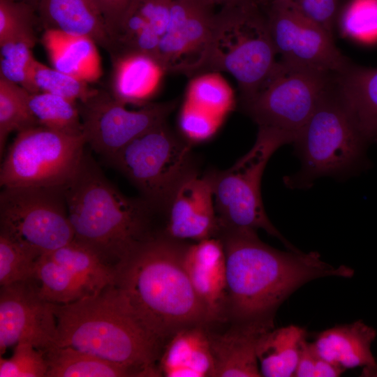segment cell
<instances>
[{
    "label": "cell",
    "mask_w": 377,
    "mask_h": 377,
    "mask_svg": "<svg viewBox=\"0 0 377 377\" xmlns=\"http://www.w3.org/2000/svg\"><path fill=\"white\" fill-rule=\"evenodd\" d=\"M187 245L158 232L114 269L112 285L121 300L162 346L182 328L210 324L184 267Z\"/></svg>",
    "instance_id": "cell-1"
},
{
    "label": "cell",
    "mask_w": 377,
    "mask_h": 377,
    "mask_svg": "<svg viewBox=\"0 0 377 377\" xmlns=\"http://www.w3.org/2000/svg\"><path fill=\"white\" fill-rule=\"evenodd\" d=\"M226 263L227 320L274 318L280 304L307 282L326 276L350 278L353 269L335 267L318 252L282 251L256 230L220 228Z\"/></svg>",
    "instance_id": "cell-2"
},
{
    "label": "cell",
    "mask_w": 377,
    "mask_h": 377,
    "mask_svg": "<svg viewBox=\"0 0 377 377\" xmlns=\"http://www.w3.org/2000/svg\"><path fill=\"white\" fill-rule=\"evenodd\" d=\"M63 190L74 239L113 270L137 246L158 232L154 228L155 209L143 198L120 192L86 151Z\"/></svg>",
    "instance_id": "cell-3"
},
{
    "label": "cell",
    "mask_w": 377,
    "mask_h": 377,
    "mask_svg": "<svg viewBox=\"0 0 377 377\" xmlns=\"http://www.w3.org/2000/svg\"><path fill=\"white\" fill-rule=\"evenodd\" d=\"M55 345L90 353L129 367L140 376H158L162 345L125 306L113 286L98 294L54 305Z\"/></svg>",
    "instance_id": "cell-4"
},
{
    "label": "cell",
    "mask_w": 377,
    "mask_h": 377,
    "mask_svg": "<svg viewBox=\"0 0 377 377\" xmlns=\"http://www.w3.org/2000/svg\"><path fill=\"white\" fill-rule=\"evenodd\" d=\"M366 142L334 81L293 142L301 168L284 182L290 188H308L321 177L346 179L360 163Z\"/></svg>",
    "instance_id": "cell-5"
},
{
    "label": "cell",
    "mask_w": 377,
    "mask_h": 377,
    "mask_svg": "<svg viewBox=\"0 0 377 377\" xmlns=\"http://www.w3.org/2000/svg\"><path fill=\"white\" fill-rule=\"evenodd\" d=\"M258 3L223 7L215 14L205 72L225 71L236 80L240 101L253 96L278 61Z\"/></svg>",
    "instance_id": "cell-6"
},
{
    "label": "cell",
    "mask_w": 377,
    "mask_h": 377,
    "mask_svg": "<svg viewBox=\"0 0 377 377\" xmlns=\"http://www.w3.org/2000/svg\"><path fill=\"white\" fill-rule=\"evenodd\" d=\"M293 140L274 128L258 127L255 144L232 166L206 175L213 191L220 228L263 229L276 237L288 250L298 251L269 221L263 203L261 179L265 166L274 151Z\"/></svg>",
    "instance_id": "cell-7"
},
{
    "label": "cell",
    "mask_w": 377,
    "mask_h": 377,
    "mask_svg": "<svg viewBox=\"0 0 377 377\" xmlns=\"http://www.w3.org/2000/svg\"><path fill=\"white\" fill-rule=\"evenodd\" d=\"M191 147L164 122L135 138L109 163L155 211H166L180 184L196 172Z\"/></svg>",
    "instance_id": "cell-8"
},
{
    "label": "cell",
    "mask_w": 377,
    "mask_h": 377,
    "mask_svg": "<svg viewBox=\"0 0 377 377\" xmlns=\"http://www.w3.org/2000/svg\"><path fill=\"white\" fill-rule=\"evenodd\" d=\"M335 75L279 60L257 92L241 101L242 109L258 127L281 131L294 142Z\"/></svg>",
    "instance_id": "cell-9"
},
{
    "label": "cell",
    "mask_w": 377,
    "mask_h": 377,
    "mask_svg": "<svg viewBox=\"0 0 377 377\" xmlns=\"http://www.w3.org/2000/svg\"><path fill=\"white\" fill-rule=\"evenodd\" d=\"M87 144L42 126L17 133L3 161L0 184L8 187L64 188L77 172Z\"/></svg>",
    "instance_id": "cell-10"
},
{
    "label": "cell",
    "mask_w": 377,
    "mask_h": 377,
    "mask_svg": "<svg viewBox=\"0 0 377 377\" xmlns=\"http://www.w3.org/2000/svg\"><path fill=\"white\" fill-rule=\"evenodd\" d=\"M64 188L8 187L0 195V233L39 256L71 242Z\"/></svg>",
    "instance_id": "cell-11"
},
{
    "label": "cell",
    "mask_w": 377,
    "mask_h": 377,
    "mask_svg": "<svg viewBox=\"0 0 377 377\" xmlns=\"http://www.w3.org/2000/svg\"><path fill=\"white\" fill-rule=\"evenodd\" d=\"M261 7L281 61L332 75L352 63L335 45L334 35L284 0H266Z\"/></svg>",
    "instance_id": "cell-12"
},
{
    "label": "cell",
    "mask_w": 377,
    "mask_h": 377,
    "mask_svg": "<svg viewBox=\"0 0 377 377\" xmlns=\"http://www.w3.org/2000/svg\"><path fill=\"white\" fill-rule=\"evenodd\" d=\"M114 270L74 239L41 255L29 281L45 300L66 304L96 295L112 284Z\"/></svg>",
    "instance_id": "cell-13"
},
{
    "label": "cell",
    "mask_w": 377,
    "mask_h": 377,
    "mask_svg": "<svg viewBox=\"0 0 377 377\" xmlns=\"http://www.w3.org/2000/svg\"><path fill=\"white\" fill-rule=\"evenodd\" d=\"M78 105L87 144L110 161L135 138L166 122L176 102L149 103L130 110L111 93L97 89Z\"/></svg>",
    "instance_id": "cell-14"
},
{
    "label": "cell",
    "mask_w": 377,
    "mask_h": 377,
    "mask_svg": "<svg viewBox=\"0 0 377 377\" xmlns=\"http://www.w3.org/2000/svg\"><path fill=\"white\" fill-rule=\"evenodd\" d=\"M216 13L200 0H173L156 59L167 73H205Z\"/></svg>",
    "instance_id": "cell-15"
},
{
    "label": "cell",
    "mask_w": 377,
    "mask_h": 377,
    "mask_svg": "<svg viewBox=\"0 0 377 377\" xmlns=\"http://www.w3.org/2000/svg\"><path fill=\"white\" fill-rule=\"evenodd\" d=\"M54 305L29 280L1 286V356L20 342H29L40 351L54 346L57 325Z\"/></svg>",
    "instance_id": "cell-16"
},
{
    "label": "cell",
    "mask_w": 377,
    "mask_h": 377,
    "mask_svg": "<svg viewBox=\"0 0 377 377\" xmlns=\"http://www.w3.org/2000/svg\"><path fill=\"white\" fill-rule=\"evenodd\" d=\"M165 229L168 237L182 242H198L216 237L219 229L212 187L207 175L197 172L178 187L168 209Z\"/></svg>",
    "instance_id": "cell-17"
},
{
    "label": "cell",
    "mask_w": 377,
    "mask_h": 377,
    "mask_svg": "<svg viewBox=\"0 0 377 377\" xmlns=\"http://www.w3.org/2000/svg\"><path fill=\"white\" fill-rule=\"evenodd\" d=\"M183 264L209 323L227 320L226 263L221 239L213 237L188 244Z\"/></svg>",
    "instance_id": "cell-18"
},
{
    "label": "cell",
    "mask_w": 377,
    "mask_h": 377,
    "mask_svg": "<svg viewBox=\"0 0 377 377\" xmlns=\"http://www.w3.org/2000/svg\"><path fill=\"white\" fill-rule=\"evenodd\" d=\"M274 328V318L232 322L221 333L210 330L214 377H260L257 347L262 336Z\"/></svg>",
    "instance_id": "cell-19"
},
{
    "label": "cell",
    "mask_w": 377,
    "mask_h": 377,
    "mask_svg": "<svg viewBox=\"0 0 377 377\" xmlns=\"http://www.w3.org/2000/svg\"><path fill=\"white\" fill-rule=\"evenodd\" d=\"M173 0H133L112 39L111 59L140 53L154 57L167 29Z\"/></svg>",
    "instance_id": "cell-20"
},
{
    "label": "cell",
    "mask_w": 377,
    "mask_h": 377,
    "mask_svg": "<svg viewBox=\"0 0 377 377\" xmlns=\"http://www.w3.org/2000/svg\"><path fill=\"white\" fill-rule=\"evenodd\" d=\"M209 326L193 325L174 333L161 350L156 363L158 376L214 377Z\"/></svg>",
    "instance_id": "cell-21"
},
{
    "label": "cell",
    "mask_w": 377,
    "mask_h": 377,
    "mask_svg": "<svg viewBox=\"0 0 377 377\" xmlns=\"http://www.w3.org/2000/svg\"><path fill=\"white\" fill-rule=\"evenodd\" d=\"M374 328L360 320L321 332L312 343L317 353L343 369L363 367L364 374L371 376L377 363L371 346L376 337Z\"/></svg>",
    "instance_id": "cell-22"
},
{
    "label": "cell",
    "mask_w": 377,
    "mask_h": 377,
    "mask_svg": "<svg viewBox=\"0 0 377 377\" xmlns=\"http://www.w3.org/2000/svg\"><path fill=\"white\" fill-rule=\"evenodd\" d=\"M111 94L119 101L143 106L158 93L167 73L152 56L131 53L111 59Z\"/></svg>",
    "instance_id": "cell-23"
},
{
    "label": "cell",
    "mask_w": 377,
    "mask_h": 377,
    "mask_svg": "<svg viewBox=\"0 0 377 377\" xmlns=\"http://www.w3.org/2000/svg\"><path fill=\"white\" fill-rule=\"evenodd\" d=\"M37 8L45 29L89 38L112 53L110 33L90 0H38Z\"/></svg>",
    "instance_id": "cell-24"
},
{
    "label": "cell",
    "mask_w": 377,
    "mask_h": 377,
    "mask_svg": "<svg viewBox=\"0 0 377 377\" xmlns=\"http://www.w3.org/2000/svg\"><path fill=\"white\" fill-rule=\"evenodd\" d=\"M334 84L361 135L367 142L377 140V68L351 63L336 75Z\"/></svg>",
    "instance_id": "cell-25"
},
{
    "label": "cell",
    "mask_w": 377,
    "mask_h": 377,
    "mask_svg": "<svg viewBox=\"0 0 377 377\" xmlns=\"http://www.w3.org/2000/svg\"><path fill=\"white\" fill-rule=\"evenodd\" d=\"M42 43L54 68L88 83L101 77V58L92 39L47 29Z\"/></svg>",
    "instance_id": "cell-26"
},
{
    "label": "cell",
    "mask_w": 377,
    "mask_h": 377,
    "mask_svg": "<svg viewBox=\"0 0 377 377\" xmlns=\"http://www.w3.org/2000/svg\"><path fill=\"white\" fill-rule=\"evenodd\" d=\"M304 329L290 325L272 329L259 340L257 357L262 376H294Z\"/></svg>",
    "instance_id": "cell-27"
},
{
    "label": "cell",
    "mask_w": 377,
    "mask_h": 377,
    "mask_svg": "<svg viewBox=\"0 0 377 377\" xmlns=\"http://www.w3.org/2000/svg\"><path fill=\"white\" fill-rule=\"evenodd\" d=\"M41 352L47 366L46 377L140 376L129 367L71 347L54 345Z\"/></svg>",
    "instance_id": "cell-28"
},
{
    "label": "cell",
    "mask_w": 377,
    "mask_h": 377,
    "mask_svg": "<svg viewBox=\"0 0 377 377\" xmlns=\"http://www.w3.org/2000/svg\"><path fill=\"white\" fill-rule=\"evenodd\" d=\"M28 105L38 125L71 135H84L77 102L45 92L29 93Z\"/></svg>",
    "instance_id": "cell-29"
},
{
    "label": "cell",
    "mask_w": 377,
    "mask_h": 377,
    "mask_svg": "<svg viewBox=\"0 0 377 377\" xmlns=\"http://www.w3.org/2000/svg\"><path fill=\"white\" fill-rule=\"evenodd\" d=\"M184 101L224 119L236 105L232 87L216 71L192 77L186 87Z\"/></svg>",
    "instance_id": "cell-30"
},
{
    "label": "cell",
    "mask_w": 377,
    "mask_h": 377,
    "mask_svg": "<svg viewBox=\"0 0 377 377\" xmlns=\"http://www.w3.org/2000/svg\"><path fill=\"white\" fill-rule=\"evenodd\" d=\"M29 92L22 86L0 77V154L13 131L38 126L29 105Z\"/></svg>",
    "instance_id": "cell-31"
},
{
    "label": "cell",
    "mask_w": 377,
    "mask_h": 377,
    "mask_svg": "<svg viewBox=\"0 0 377 377\" xmlns=\"http://www.w3.org/2000/svg\"><path fill=\"white\" fill-rule=\"evenodd\" d=\"M88 82L50 68L36 59L29 76V93L45 92L57 95L74 102H84L96 93Z\"/></svg>",
    "instance_id": "cell-32"
},
{
    "label": "cell",
    "mask_w": 377,
    "mask_h": 377,
    "mask_svg": "<svg viewBox=\"0 0 377 377\" xmlns=\"http://www.w3.org/2000/svg\"><path fill=\"white\" fill-rule=\"evenodd\" d=\"M36 40L35 33H28L1 42L0 77L28 91L31 68L35 60L31 49Z\"/></svg>",
    "instance_id": "cell-33"
},
{
    "label": "cell",
    "mask_w": 377,
    "mask_h": 377,
    "mask_svg": "<svg viewBox=\"0 0 377 377\" xmlns=\"http://www.w3.org/2000/svg\"><path fill=\"white\" fill-rule=\"evenodd\" d=\"M337 24L341 33L357 41L377 38V0H348L339 9Z\"/></svg>",
    "instance_id": "cell-34"
},
{
    "label": "cell",
    "mask_w": 377,
    "mask_h": 377,
    "mask_svg": "<svg viewBox=\"0 0 377 377\" xmlns=\"http://www.w3.org/2000/svg\"><path fill=\"white\" fill-rule=\"evenodd\" d=\"M38 253L0 233V285L31 279Z\"/></svg>",
    "instance_id": "cell-35"
},
{
    "label": "cell",
    "mask_w": 377,
    "mask_h": 377,
    "mask_svg": "<svg viewBox=\"0 0 377 377\" xmlns=\"http://www.w3.org/2000/svg\"><path fill=\"white\" fill-rule=\"evenodd\" d=\"M224 119L184 101L179 111L178 126L182 138L193 145L212 138Z\"/></svg>",
    "instance_id": "cell-36"
},
{
    "label": "cell",
    "mask_w": 377,
    "mask_h": 377,
    "mask_svg": "<svg viewBox=\"0 0 377 377\" xmlns=\"http://www.w3.org/2000/svg\"><path fill=\"white\" fill-rule=\"evenodd\" d=\"M47 371L43 353L29 342L17 343L10 358H0L1 377H46Z\"/></svg>",
    "instance_id": "cell-37"
},
{
    "label": "cell",
    "mask_w": 377,
    "mask_h": 377,
    "mask_svg": "<svg viewBox=\"0 0 377 377\" xmlns=\"http://www.w3.org/2000/svg\"><path fill=\"white\" fill-rule=\"evenodd\" d=\"M34 7L14 0H0V43L22 34L35 33Z\"/></svg>",
    "instance_id": "cell-38"
},
{
    "label": "cell",
    "mask_w": 377,
    "mask_h": 377,
    "mask_svg": "<svg viewBox=\"0 0 377 377\" xmlns=\"http://www.w3.org/2000/svg\"><path fill=\"white\" fill-rule=\"evenodd\" d=\"M284 1L334 35V27L337 24L340 9L339 0Z\"/></svg>",
    "instance_id": "cell-39"
},
{
    "label": "cell",
    "mask_w": 377,
    "mask_h": 377,
    "mask_svg": "<svg viewBox=\"0 0 377 377\" xmlns=\"http://www.w3.org/2000/svg\"><path fill=\"white\" fill-rule=\"evenodd\" d=\"M90 1L103 17L112 40L122 17L133 0Z\"/></svg>",
    "instance_id": "cell-40"
},
{
    "label": "cell",
    "mask_w": 377,
    "mask_h": 377,
    "mask_svg": "<svg viewBox=\"0 0 377 377\" xmlns=\"http://www.w3.org/2000/svg\"><path fill=\"white\" fill-rule=\"evenodd\" d=\"M323 358L316 351L313 343L304 339L301 345L294 376L317 377Z\"/></svg>",
    "instance_id": "cell-41"
},
{
    "label": "cell",
    "mask_w": 377,
    "mask_h": 377,
    "mask_svg": "<svg viewBox=\"0 0 377 377\" xmlns=\"http://www.w3.org/2000/svg\"><path fill=\"white\" fill-rule=\"evenodd\" d=\"M207 6L214 8L220 6V8L235 6L239 5L247 4L250 3H258L260 4L261 0H200Z\"/></svg>",
    "instance_id": "cell-42"
},
{
    "label": "cell",
    "mask_w": 377,
    "mask_h": 377,
    "mask_svg": "<svg viewBox=\"0 0 377 377\" xmlns=\"http://www.w3.org/2000/svg\"><path fill=\"white\" fill-rule=\"evenodd\" d=\"M14 1H18L27 3L31 5L32 6H34V8H37V5L38 2V0H14Z\"/></svg>",
    "instance_id": "cell-43"
},
{
    "label": "cell",
    "mask_w": 377,
    "mask_h": 377,
    "mask_svg": "<svg viewBox=\"0 0 377 377\" xmlns=\"http://www.w3.org/2000/svg\"><path fill=\"white\" fill-rule=\"evenodd\" d=\"M371 376H377V369L373 372Z\"/></svg>",
    "instance_id": "cell-44"
},
{
    "label": "cell",
    "mask_w": 377,
    "mask_h": 377,
    "mask_svg": "<svg viewBox=\"0 0 377 377\" xmlns=\"http://www.w3.org/2000/svg\"><path fill=\"white\" fill-rule=\"evenodd\" d=\"M265 0H261V3H263Z\"/></svg>",
    "instance_id": "cell-45"
}]
</instances>
